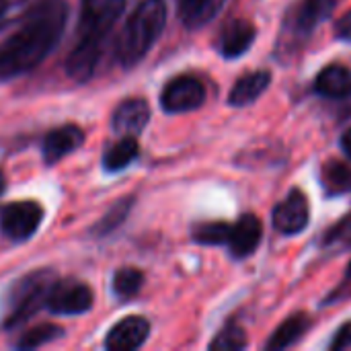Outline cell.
Listing matches in <instances>:
<instances>
[{"label": "cell", "instance_id": "cell-15", "mask_svg": "<svg viewBox=\"0 0 351 351\" xmlns=\"http://www.w3.org/2000/svg\"><path fill=\"white\" fill-rule=\"evenodd\" d=\"M317 93L329 99H343L351 95V70L341 64H331L323 68L315 82Z\"/></svg>", "mask_w": 351, "mask_h": 351}, {"label": "cell", "instance_id": "cell-1", "mask_svg": "<svg viewBox=\"0 0 351 351\" xmlns=\"http://www.w3.org/2000/svg\"><path fill=\"white\" fill-rule=\"evenodd\" d=\"M66 16L68 8L62 0L37 2L0 45V80H10L37 68L58 45Z\"/></svg>", "mask_w": 351, "mask_h": 351}, {"label": "cell", "instance_id": "cell-25", "mask_svg": "<svg viewBox=\"0 0 351 351\" xmlns=\"http://www.w3.org/2000/svg\"><path fill=\"white\" fill-rule=\"evenodd\" d=\"M247 348V335L239 325H228L224 327L214 341L210 343V350L214 351H239Z\"/></svg>", "mask_w": 351, "mask_h": 351}, {"label": "cell", "instance_id": "cell-21", "mask_svg": "<svg viewBox=\"0 0 351 351\" xmlns=\"http://www.w3.org/2000/svg\"><path fill=\"white\" fill-rule=\"evenodd\" d=\"M142 284H144V274L140 269L123 267L113 278V292L117 294V298L130 300L142 290Z\"/></svg>", "mask_w": 351, "mask_h": 351}, {"label": "cell", "instance_id": "cell-20", "mask_svg": "<svg viewBox=\"0 0 351 351\" xmlns=\"http://www.w3.org/2000/svg\"><path fill=\"white\" fill-rule=\"evenodd\" d=\"M62 335H64V329L62 327H58L53 323H43V325H37V327L29 329L21 337V341L16 343V348L19 350H37L41 346H47V343L60 339Z\"/></svg>", "mask_w": 351, "mask_h": 351}, {"label": "cell", "instance_id": "cell-26", "mask_svg": "<svg viewBox=\"0 0 351 351\" xmlns=\"http://www.w3.org/2000/svg\"><path fill=\"white\" fill-rule=\"evenodd\" d=\"M327 245H341V247H351V214H348L339 224H335L325 239Z\"/></svg>", "mask_w": 351, "mask_h": 351}, {"label": "cell", "instance_id": "cell-18", "mask_svg": "<svg viewBox=\"0 0 351 351\" xmlns=\"http://www.w3.org/2000/svg\"><path fill=\"white\" fill-rule=\"evenodd\" d=\"M341 0H304L300 8L296 10V29L300 33H308L319 21L331 16V12L337 8Z\"/></svg>", "mask_w": 351, "mask_h": 351}, {"label": "cell", "instance_id": "cell-6", "mask_svg": "<svg viewBox=\"0 0 351 351\" xmlns=\"http://www.w3.org/2000/svg\"><path fill=\"white\" fill-rule=\"evenodd\" d=\"M45 306L53 315H66V317L84 315L93 306V290L76 280H62V282L56 280V284L49 290Z\"/></svg>", "mask_w": 351, "mask_h": 351}, {"label": "cell", "instance_id": "cell-11", "mask_svg": "<svg viewBox=\"0 0 351 351\" xmlns=\"http://www.w3.org/2000/svg\"><path fill=\"white\" fill-rule=\"evenodd\" d=\"M263 237V224L255 214H245L239 218V222L230 228V237H228V247L230 253L239 259L249 257L261 243Z\"/></svg>", "mask_w": 351, "mask_h": 351}, {"label": "cell", "instance_id": "cell-29", "mask_svg": "<svg viewBox=\"0 0 351 351\" xmlns=\"http://www.w3.org/2000/svg\"><path fill=\"white\" fill-rule=\"evenodd\" d=\"M341 148H343V152L351 158V128L343 134V138H341Z\"/></svg>", "mask_w": 351, "mask_h": 351}, {"label": "cell", "instance_id": "cell-27", "mask_svg": "<svg viewBox=\"0 0 351 351\" xmlns=\"http://www.w3.org/2000/svg\"><path fill=\"white\" fill-rule=\"evenodd\" d=\"M351 346V323H346L337 329L333 341H331V351H341Z\"/></svg>", "mask_w": 351, "mask_h": 351}, {"label": "cell", "instance_id": "cell-10", "mask_svg": "<svg viewBox=\"0 0 351 351\" xmlns=\"http://www.w3.org/2000/svg\"><path fill=\"white\" fill-rule=\"evenodd\" d=\"M82 142H84V132L74 123L51 130L43 138V148H41L45 165H56L58 160H62L64 156L80 148Z\"/></svg>", "mask_w": 351, "mask_h": 351}, {"label": "cell", "instance_id": "cell-3", "mask_svg": "<svg viewBox=\"0 0 351 351\" xmlns=\"http://www.w3.org/2000/svg\"><path fill=\"white\" fill-rule=\"evenodd\" d=\"M167 25L165 0H144L123 25L117 39V58L121 66L130 68L144 60V56L158 41Z\"/></svg>", "mask_w": 351, "mask_h": 351}, {"label": "cell", "instance_id": "cell-19", "mask_svg": "<svg viewBox=\"0 0 351 351\" xmlns=\"http://www.w3.org/2000/svg\"><path fill=\"white\" fill-rule=\"evenodd\" d=\"M138 152H140L138 140L134 136H123L117 144H113L105 152V156H103V169L109 171V173L123 171L128 165H132L138 158Z\"/></svg>", "mask_w": 351, "mask_h": 351}, {"label": "cell", "instance_id": "cell-2", "mask_svg": "<svg viewBox=\"0 0 351 351\" xmlns=\"http://www.w3.org/2000/svg\"><path fill=\"white\" fill-rule=\"evenodd\" d=\"M125 8V0H82L78 41L66 62V72L76 82H86L101 60V47Z\"/></svg>", "mask_w": 351, "mask_h": 351}, {"label": "cell", "instance_id": "cell-24", "mask_svg": "<svg viewBox=\"0 0 351 351\" xmlns=\"http://www.w3.org/2000/svg\"><path fill=\"white\" fill-rule=\"evenodd\" d=\"M230 224L226 222H206L195 226L193 230V241L202 245H226L230 237Z\"/></svg>", "mask_w": 351, "mask_h": 351}, {"label": "cell", "instance_id": "cell-7", "mask_svg": "<svg viewBox=\"0 0 351 351\" xmlns=\"http://www.w3.org/2000/svg\"><path fill=\"white\" fill-rule=\"evenodd\" d=\"M206 101V88L195 76H177L173 78L162 95L160 105L167 113H187L193 109H199Z\"/></svg>", "mask_w": 351, "mask_h": 351}, {"label": "cell", "instance_id": "cell-16", "mask_svg": "<svg viewBox=\"0 0 351 351\" xmlns=\"http://www.w3.org/2000/svg\"><path fill=\"white\" fill-rule=\"evenodd\" d=\"M226 0H179V19L187 29H199L214 21Z\"/></svg>", "mask_w": 351, "mask_h": 351}, {"label": "cell", "instance_id": "cell-32", "mask_svg": "<svg viewBox=\"0 0 351 351\" xmlns=\"http://www.w3.org/2000/svg\"><path fill=\"white\" fill-rule=\"evenodd\" d=\"M0 191H2V179H0Z\"/></svg>", "mask_w": 351, "mask_h": 351}, {"label": "cell", "instance_id": "cell-12", "mask_svg": "<svg viewBox=\"0 0 351 351\" xmlns=\"http://www.w3.org/2000/svg\"><path fill=\"white\" fill-rule=\"evenodd\" d=\"M257 29L247 19L230 21L220 33V53L224 58H241L255 41Z\"/></svg>", "mask_w": 351, "mask_h": 351}, {"label": "cell", "instance_id": "cell-13", "mask_svg": "<svg viewBox=\"0 0 351 351\" xmlns=\"http://www.w3.org/2000/svg\"><path fill=\"white\" fill-rule=\"evenodd\" d=\"M148 119H150L148 103L144 99H128L113 111L111 125L115 132L123 136H136L146 128Z\"/></svg>", "mask_w": 351, "mask_h": 351}, {"label": "cell", "instance_id": "cell-9", "mask_svg": "<svg viewBox=\"0 0 351 351\" xmlns=\"http://www.w3.org/2000/svg\"><path fill=\"white\" fill-rule=\"evenodd\" d=\"M150 335V323L142 317H125L119 321L105 339V350L134 351L142 348Z\"/></svg>", "mask_w": 351, "mask_h": 351}, {"label": "cell", "instance_id": "cell-8", "mask_svg": "<svg viewBox=\"0 0 351 351\" xmlns=\"http://www.w3.org/2000/svg\"><path fill=\"white\" fill-rule=\"evenodd\" d=\"M274 226L282 234L294 237L308 226L311 220V206L306 195L300 189H292L286 199H282L274 208Z\"/></svg>", "mask_w": 351, "mask_h": 351}, {"label": "cell", "instance_id": "cell-4", "mask_svg": "<svg viewBox=\"0 0 351 351\" xmlns=\"http://www.w3.org/2000/svg\"><path fill=\"white\" fill-rule=\"evenodd\" d=\"M56 284V276L49 269L33 271L19 282L12 284L2 304V325L12 329L33 317L41 306H45L51 286Z\"/></svg>", "mask_w": 351, "mask_h": 351}, {"label": "cell", "instance_id": "cell-5", "mask_svg": "<svg viewBox=\"0 0 351 351\" xmlns=\"http://www.w3.org/2000/svg\"><path fill=\"white\" fill-rule=\"evenodd\" d=\"M43 220V208L37 202L8 204L0 214V230L10 241L31 239Z\"/></svg>", "mask_w": 351, "mask_h": 351}, {"label": "cell", "instance_id": "cell-22", "mask_svg": "<svg viewBox=\"0 0 351 351\" xmlns=\"http://www.w3.org/2000/svg\"><path fill=\"white\" fill-rule=\"evenodd\" d=\"M323 185L329 193H341L350 189L351 185V171L339 160H329L323 167Z\"/></svg>", "mask_w": 351, "mask_h": 351}, {"label": "cell", "instance_id": "cell-23", "mask_svg": "<svg viewBox=\"0 0 351 351\" xmlns=\"http://www.w3.org/2000/svg\"><path fill=\"white\" fill-rule=\"evenodd\" d=\"M132 206H134V197H125V199H121V202H117L101 220H99V224L93 228V234H99V237H105V234H109V232H113L115 228H119L121 224H123V220L128 218V214H130V210H132Z\"/></svg>", "mask_w": 351, "mask_h": 351}, {"label": "cell", "instance_id": "cell-30", "mask_svg": "<svg viewBox=\"0 0 351 351\" xmlns=\"http://www.w3.org/2000/svg\"><path fill=\"white\" fill-rule=\"evenodd\" d=\"M6 8H8V0H0V19L6 12Z\"/></svg>", "mask_w": 351, "mask_h": 351}, {"label": "cell", "instance_id": "cell-14", "mask_svg": "<svg viewBox=\"0 0 351 351\" xmlns=\"http://www.w3.org/2000/svg\"><path fill=\"white\" fill-rule=\"evenodd\" d=\"M269 84H271V74L267 70L249 72L234 82V86L228 95V103L232 107H247L253 101H257L267 90Z\"/></svg>", "mask_w": 351, "mask_h": 351}, {"label": "cell", "instance_id": "cell-17", "mask_svg": "<svg viewBox=\"0 0 351 351\" xmlns=\"http://www.w3.org/2000/svg\"><path fill=\"white\" fill-rule=\"evenodd\" d=\"M311 327V321L306 315H292L290 319H286L278 329L276 333L271 335V339L267 341V350L269 351H280L294 346Z\"/></svg>", "mask_w": 351, "mask_h": 351}, {"label": "cell", "instance_id": "cell-31", "mask_svg": "<svg viewBox=\"0 0 351 351\" xmlns=\"http://www.w3.org/2000/svg\"><path fill=\"white\" fill-rule=\"evenodd\" d=\"M348 278L351 280V261H350V265H348Z\"/></svg>", "mask_w": 351, "mask_h": 351}, {"label": "cell", "instance_id": "cell-28", "mask_svg": "<svg viewBox=\"0 0 351 351\" xmlns=\"http://www.w3.org/2000/svg\"><path fill=\"white\" fill-rule=\"evenodd\" d=\"M335 35L343 41H351V10L341 14L335 23Z\"/></svg>", "mask_w": 351, "mask_h": 351}]
</instances>
